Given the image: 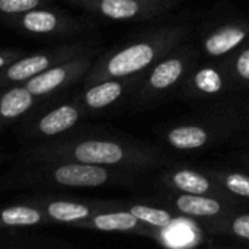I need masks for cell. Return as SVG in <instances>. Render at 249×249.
Returning <instances> with one entry per match:
<instances>
[{
    "label": "cell",
    "instance_id": "6da1fadb",
    "mask_svg": "<svg viewBox=\"0 0 249 249\" xmlns=\"http://www.w3.org/2000/svg\"><path fill=\"white\" fill-rule=\"evenodd\" d=\"M187 26H165L131 41L107 54L88 74L86 83L92 85L107 79L131 77L146 73L155 63L184 42Z\"/></svg>",
    "mask_w": 249,
    "mask_h": 249
},
{
    "label": "cell",
    "instance_id": "7a4b0ae2",
    "mask_svg": "<svg viewBox=\"0 0 249 249\" xmlns=\"http://www.w3.org/2000/svg\"><path fill=\"white\" fill-rule=\"evenodd\" d=\"M70 158L77 162L130 171H146L165 162L159 152L152 147L102 139L77 142L70 149Z\"/></svg>",
    "mask_w": 249,
    "mask_h": 249
},
{
    "label": "cell",
    "instance_id": "3957f363",
    "mask_svg": "<svg viewBox=\"0 0 249 249\" xmlns=\"http://www.w3.org/2000/svg\"><path fill=\"white\" fill-rule=\"evenodd\" d=\"M241 124L235 108L210 112L200 120L175 124L163 131V140L175 150L196 152L216 146L229 139Z\"/></svg>",
    "mask_w": 249,
    "mask_h": 249
},
{
    "label": "cell",
    "instance_id": "277c9868",
    "mask_svg": "<svg viewBox=\"0 0 249 249\" xmlns=\"http://www.w3.org/2000/svg\"><path fill=\"white\" fill-rule=\"evenodd\" d=\"M198 54L200 51L197 47L191 44H181L155 63L144 73L143 80L137 88V104H155L178 89L193 66L198 61Z\"/></svg>",
    "mask_w": 249,
    "mask_h": 249
},
{
    "label": "cell",
    "instance_id": "5b68a950",
    "mask_svg": "<svg viewBox=\"0 0 249 249\" xmlns=\"http://www.w3.org/2000/svg\"><path fill=\"white\" fill-rule=\"evenodd\" d=\"M188 99H214L235 90L223 60L197 61L181 85Z\"/></svg>",
    "mask_w": 249,
    "mask_h": 249
},
{
    "label": "cell",
    "instance_id": "8992f818",
    "mask_svg": "<svg viewBox=\"0 0 249 249\" xmlns=\"http://www.w3.org/2000/svg\"><path fill=\"white\" fill-rule=\"evenodd\" d=\"M249 39V19L216 23L200 38V54L207 60H225Z\"/></svg>",
    "mask_w": 249,
    "mask_h": 249
},
{
    "label": "cell",
    "instance_id": "52a82bcc",
    "mask_svg": "<svg viewBox=\"0 0 249 249\" xmlns=\"http://www.w3.org/2000/svg\"><path fill=\"white\" fill-rule=\"evenodd\" d=\"M169 206L177 214L201 223L204 229L241 209V204L229 203L212 196H194L179 193L169 198Z\"/></svg>",
    "mask_w": 249,
    "mask_h": 249
},
{
    "label": "cell",
    "instance_id": "ba28073f",
    "mask_svg": "<svg viewBox=\"0 0 249 249\" xmlns=\"http://www.w3.org/2000/svg\"><path fill=\"white\" fill-rule=\"evenodd\" d=\"M82 3L111 20H147L175 6L171 0H82Z\"/></svg>",
    "mask_w": 249,
    "mask_h": 249
},
{
    "label": "cell",
    "instance_id": "9c48e42d",
    "mask_svg": "<svg viewBox=\"0 0 249 249\" xmlns=\"http://www.w3.org/2000/svg\"><path fill=\"white\" fill-rule=\"evenodd\" d=\"M162 182L179 194H194V196H212L229 203L239 204L241 200L233 197L226 191L216 179H213L206 171H196L191 168H172L163 172Z\"/></svg>",
    "mask_w": 249,
    "mask_h": 249
},
{
    "label": "cell",
    "instance_id": "30bf717a",
    "mask_svg": "<svg viewBox=\"0 0 249 249\" xmlns=\"http://www.w3.org/2000/svg\"><path fill=\"white\" fill-rule=\"evenodd\" d=\"M89 67H90L89 57L76 55L67 61H63V64L51 66L50 69L26 80L23 85L35 98L48 95L77 80L80 76H83L89 70Z\"/></svg>",
    "mask_w": 249,
    "mask_h": 249
},
{
    "label": "cell",
    "instance_id": "8fae6325",
    "mask_svg": "<svg viewBox=\"0 0 249 249\" xmlns=\"http://www.w3.org/2000/svg\"><path fill=\"white\" fill-rule=\"evenodd\" d=\"M79 228L101 231V232H120V233H134L147 238H156L158 232L139 220L127 209H108L95 213L88 220L82 222Z\"/></svg>",
    "mask_w": 249,
    "mask_h": 249
},
{
    "label": "cell",
    "instance_id": "7c38bea8",
    "mask_svg": "<svg viewBox=\"0 0 249 249\" xmlns=\"http://www.w3.org/2000/svg\"><path fill=\"white\" fill-rule=\"evenodd\" d=\"M114 178V172L108 166L92 165L85 162H67L53 171V179L64 187L95 188L108 184Z\"/></svg>",
    "mask_w": 249,
    "mask_h": 249
},
{
    "label": "cell",
    "instance_id": "4fadbf2b",
    "mask_svg": "<svg viewBox=\"0 0 249 249\" xmlns=\"http://www.w3.org/2000/svg\"><path fill=\"white\" fill-rule=\"evenodd\" d=\"M80 55L77 48H69L66 51L53 54H34L15 60L0 74V83H25L31 77L39 74L41 71L50 69L60 60H70Z\"/></svg>",
    "mask_w": 249,
    "mask_h": 249
},
{
    "label": "cell",
    "instance_id": "5bb4252c",
    "mask_svg": "<svg viewBox=\"0 0 249 249\" xmlns=\"http://www.w3.org/2000/svg\"><path fill=\"white\" fill-rule=\"evenodd\" d=\"M143 74L121 77V79H107L96 83L89 85V88L83 93V104L89 109H105L115 102L121 101L130 90L139 88L143 80Z\"/></svg>",
    "mask_w": 249,
    "mask_h": 249
},
{
    "label": "cell",
    "instance_id": "9a60e30c",
    "mask_svg": "<svg viewBox=\"0 0 249 249\" xmlns=\"http://www.w3.org/2000/svg\"><path fill=\"white\" fill-rule=\"evenodd\" d=\"M112 207H115V206L114 204L88 206V204L76 203V201L55 200V201H50L45 206V213L50 219H53L55 222L79 226L82 222L88 220L95 213L102 212V210H108Z\"/></svg>",
    "mask_w": 249,
    "mask_h": 249
},
{
    "label": "cell",
    "instance_id": "2e32d148",
    "mask_svg": "<svg viewBox=\"0 0 249 249\" xmlns=\"http://www.w3.org/2000/svg\"><path fill=\"white\" fill-rule=\"evenodd\" d=\"M35 96L25 88V85L6 89L0 95V120L12 121L26 114L34 105Z\"/></svg>",
    "mask_w": 249,
    "mask_h": 249
},
{
    "label": "cell",
    "instance_id": "e0dca14e",
    "mask_svg": "<svg viewBox=\"0 0 249 249\" xmlns=\"http://www.w3.org/2000/svg\"><path fill=\"white\" fill-rule=\"evenodd\" d=\"M79 117L80 112L74 105H60L39 120L38 130L44 136H57L76 125Z\"/></svg>",
    "mask_w": 249,
    "mask_h": 249
},
{
    "label": "cell",
    "instance_id": "ac0fdd59",
    "mask_svg": "<svg viewBox=\"0 0 249 249\" xmlns=\"http://www.w3.org/2000/svg\"><path fill=\"white\" fill-rule=\"evenodd\" d=\"M128 212H131L139 220L150 226L158 232V239L162 235V232L169 231L172 225L177 222V216L174 210H166L162 207H155V206H147L142 203H133L125 206Z\"/></svg>",
    "mask_w": 249,
    "mask_h": 249
},
{
    "label": "cell",
    "instance_id": "d6986e66",
    "mask_svg": "<svg viewBox=\"0 0 249 249\" xmlns=\"http://www.w3.org/2000/svg\"><path fill=\"white\" fill-rule=\"evenodd\" d=\"M206 231H209L210 233L228 235L235 239L249 242V213L238 210V212L217 220L216 223L207 226Z\"/></svg>",
    "mask_w": 249,
    "mask_h": 249
},
{
    "label": "cell",
    "instance_id": "ffe728a7",
    "mask_svg": "<svg viewBox=\"0 0 249 249\" xmlns=\"http://www.w3.org/2000/svg\"><path fill=\"white\" fill-rule=\"evenodd\" d=\"M44 222L41 210L29 206H12L0 210V228H29Z\"/></svg>",
    "mask_w": 249,
    "mask_h": 249
},
{
    "label": "cell",
    "instance_id": "44dd1931",
    "mask_svg": "<svg viewBox=\"0 0 249 249\" xmlns=\"http://www.w3.org/2000/svg\"><path fill=\"white\" fill-rule=\"evenodd\" d=\"M223 61L228 67L235 90L249 89V39Z\"/></svg>",
    "mask_w": 249,
    "mask_h": 249
},
{
    "label": "cell",
    "instance_id": "7402d4cb",
    "mask_svg": "<svg viewBox=\"0 0 249 249\" xmlns=\"http://www.w3.org/2000/svg\"><path fill=\"white\" fill-rule=\"evenodd\" d=\"M19 25L22 29L32 34H50L58 29L60 18L54 12L42 10L36 7L22 13L19 19Z\"/></svg>",
    "mask_w": 249,
    "mask_h": 249
},
{
    "label": "cell",
    "instance_id": "603a6c76",
    "mask_svg": "<svg viewBox=\"0 0 249 249\" xmlns=\"http://www.w3.org/2000/svg\"><path fill=\"white\" fill-rule=\"evenodd\" d=\"M206 172L233 197H236L238 200L249 201V175L244 172H233L225 169H209Z\"/></svg>",
    "mask_w": 249,
    "mask_h": 249
},
{
    "label": "cell",
    "instance_id": "cb8c5ba5",
    "mask_svg": "<svg viewBox=\"0 0 249 249\" xmlns=\"http://www.w3.org/2000/svg\"><path fill=\"white\" fill-rule=\"evenodd\" d=\"M41 0H0V12L4 15H22L36 9Z\"/></svg>",
    "mask_w": 249,
    "mask_h": 249
},
{
    "label": "cell",
    "instance_id": "d4e9b609",
    "mask_svg": "<svg viewBox=\"0 0 249 249\" xmlns=\"http://www.w3.org/2000/svg\"><path fill=\"white\" fill-rule=\"evenodd\" d=\"M18 55H19L18 53H0V70L7 67L10 63H13Z\"/></svg>",
    "mask_w": 249,
    "mask_h": 249
},
{
    "label": "cell",
    "instance_id": "484cf974",
    "mask_svg": "<svg viewBox=\"0 0 249 249\" xmlns=\"http://www.w3.org/2000/svg\"><path fill=\"white\" fill-rule=\"evenodd\" d=\"M244 160H245V163L249 166V156H245V158H244Z\"/></svg>",
    "mask_w": 249,
    "mask_h": 249
},
{
    "label": "cell",
    "instance_id": "4316f807",
    "mask_svg": "<svg viewBox=\"0 0 249 249\" xmlns=\"http://www.w3.org/2000/svg\"><path fill=\"white\" fill-rule=\"evenodd\" d=\"M247 117H248V125H249V108H248V112H247Z\"/></svg>",
    "mask_w": 249,
    "mask_h": 249
}]
</instances>
